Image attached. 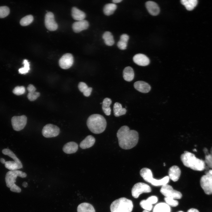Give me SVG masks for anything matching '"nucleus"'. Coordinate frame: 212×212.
I'll list each match as a JSON object with an SVG mask.
<instances>
[{"mask_svg": "<svg viewBox=\"0 0 212 212\" xmlns=\"http://www.w3.org/2000/svg\"><path fill=\"white\" fill-rule=\"evenodd\" d=\"M117 135L120 147L128 150L134 147L139 139L138 133L134 130H130L127 126L121 127L118 130Z\"/></svg>", "mask_w": 212, "mask_h": 212, "instance_id": "f257e3e1", "label": "nucleus"}, {"mask_svg": "<svg viewBox=\"0 0 212 212\" xmlns=\"http://www.w3.org/2000/svg\"><path fill=\"white\" fill-rule=\"evenodd\" d=\"M181 160L186 167L195 170L202 171L206 168L205 162L197 158L195 155L186 151L180 156Z\"/></svg>", "mask_w": 212, "mask_h": 212, "instance_id": "f03ea898", "label": "nucleus"}, {"mask_svg": "<svg viewBox=\"0 0 212 212\" xmlns=\"http://www.w3.org/2000/svg\"><path fill=\"white\" fill-rule=\"evenodd\" d=\"M87 125L90 130L94 133L98 134L102 132L107 125L106 120L102 115L94 114L90 116L87 119Z\"/></svg>", "mask_w": 212, "mask_h": 212, "instance_id": "7ed1b4c3", "label": "nucleus"}, {"mask_svg": "<svg viewBox=\"0 0 212 212\" xmlns=\"http://www.w3.org/2000/svg\"><path fill=\"white\" fill-rule=\"evenodd\" d=\"M26 174L19 170H11L7 172L5 176V180L6 186L12 192L19 193L21 191L20 188L15 184L16 180L18 176L25 178Z\"/></svg>", "mask_w": 212, "mask_h": 212, "instance_id": "20e7f679", "label": "nucleus"}, {"mask_svg": "<svg viewBox=\"0 0 212 212\" xmlns=\"http://www.w3.org/2000/svg\"><path fill=\"white\" fill-rule=\"evenodd\" d=\"M132 201L125 197L113 201L110 205L111 212H131L133 208Z\"/></svg>", "mask_w": 212, "mask_h": 212, "instance_id": "39448f33", "label": "nucleus"}, {"mask_svg": "<svg viewBox=\"0 0 212 212\" xmlns=\"http://www.w3.org/2000/svg\"><path fill=\"white\" fill-rule=\"evenodd\" d=\"M140 174L144 180L155 186H162L167 184L170 179L168 176H165L159 180L154 178H153L151 170L146 168H143L140 170Z\"/></svg>", "mask_w": 212, "mask_h": 212, "instance_id": "423d86ee", "label": "nucleus"}, {"mask_svg": "<svg viewBox=\"0 0 212 212\" xmlns=\"http://www.w3.org/2000/svg\"><path fill=\"white\" fill-rule=\"evenodd\" d=\"M200 182L201 186L206 194H212V174L208 171H206L205 175L201 177Z\"/></svg>", "mask_w": 212, "mask_h": 212, "instance_id": "0eeeda50", "label": "nucleus"}, {"mask_svg": "<svg viewBox=\"0 0 212 212\" xmlns=\"http://www.w3.org/2000/svg\"><path fill=\"white\" fill-rule=\"evenodd\" d=\"M160 192L166 197L180 199L182 197V194L180 192L174 189L172 186L167 184L162 186Z\"/></svg>", "mask_w": 212, "mask_h": 212, "instance_id": "6e6552de", "label": "nucleus"}, {"mask_svg": "<svg viewBox=\"0 0 212 212\" xmlns=\"http://www.w3.org/2000/svg\"><path fill=\"white\" fill-rule=\"evenodd\" d=\"M151 191L150 187L148 184L141 182L135 184L132 188L131 193L132 196L137 198L143 193L150 192Z\"/></svg>", "mask_w": 212, "mask_h": 212, "instance_id": "1a4fd4ad", "label": "nucleus"}, {"mask_svg": "<svg viewBox=\"0 0 212 212\" xmlns=\"http://www.w3.org/2000/svg\"><path fill=\"white\" fill-rule=\"evenodd\" d=\"M60 129L57 126L51 124H47L42 130L43 135L46 138L54 137L59 134Z\"/></svg>", "mask_w": 212, "mask_h": 212, "instance_id": "9d476101", "label": "nucleus"}, {"mask_svg": "<svg viewBox=\"0 0 212 212\" xmlns=\"http://www.w3.org/2000/svg\"><path fill=\"white\" fill-rule=\"evenodd\" d=\"M27 121V118L25 115L12 117L11 122L13 129L16 131L21 130L25 126Z\"/></svg>", "mask_w": 212, "mask_h": 212, "instance_id": "9b49d317", "label": "nucleus"}, {"mask_svg": "<svg viewBox=\"0 0 212 212\" xmlns=\"http://www.w3.org/2000/svg\"><path fill=\"white\" fill-rule=\"evenodd\" d=\"M44 23L46 28L49 31H54L58 28V24L55 20L54 16L52 12H48L46 14Z\"/></svg>", "mask_w": 212, "mask_h": 212, "instance_id": "f8f14e48", "label": "nucleus"}, {"mask_svg": "<svg viewBox=\"0 0 212 212\" xmlns=\"http://www.w3.org/2000/svg\"><path fill=\"white\" fill-rule=\"evenodd\" d=\"M74 62V58L70 53H66L64 54L59 60V64L60 67L63 69H67L70 68Z\"/></svg>", "mask_w": 212, "mask_h": 212, "instance_id": "ddd939ff", "label": "nucleus"}, {"mask_svg": "<svg viewBox=\"0 0 212 212\" xmlns=\"http://www.w3.org/2000/svg\"><path fill=\"white\" fill-rule=\"evenodd\" d=\"M133 60L137 64L142 66H147L150 62L149 58L145 55L142 54H135L133 57Z\"/></svg>", "mask_w": 212, "mask_h": 212, "instance_id": "4468645a", "label": "nucleus"}, {"mask_svg": "<svg viewBox=\"0 0 212 212\" xmlns=\"http://www.w3.org/2000/svg\"><path fill=\"white\" fill-rule=\"evenodd\" d=\"M89 26L88 22L84 19L74 22L72 24V28L75 32L79 33L83 30L87 29Z\"/></svg>", "mask_w": 212, "mask_h": 212, "instance_id": "2eb2a0df", "label": "nucleus"}, {"mask_svg": "<svg viewBox=\"0 0 212 212\" xmlns=\"http://www.w3.org/2000/svg\"><path fill=\"white\" fill-rule=\"evenodd\" d=\"M134 87L137 90L143 93L149 92L151 88L148 84L141 81H139L135 82L134 84Z\"/></svg>", "mask_w": 212, "mask_h": 212, "instance_id": "dca6fc26", "label": "nucleus"}, {"mask_svg": "<svg viewBox=\"0 0 212 212\" xmlns=\"http://www.w3.org/2000/svg\"><path fill=\"white\" fill-rule=\"evenodd\" d=\"M181 174V170L179 167L176 165H173L169 169L168 171L169 179L173 181H177L179 179Z\"/></svg>", "mask_w": 212, "mask_h": 212, "instance_id": "f3484780", "label": "nucleus"}, {"mask_svg": "<svg viewBox=\"0 0 212 212\" xmlns=\"http://www.w3.org/2000/svg\"><path fill=\"white\" fill-rule=\"evenodd\" d=\"M145 6L148 11L151 15L156 16L159 13V7L155 2L148 1L146 2Z\"/></svg>", "mask_w": 212, "mask_h": 212, "instance_id": "a211bd4d", "label": "nucleus"}, {"mask_svg": "<svg viewBox=\"0 0 212 212\" xmlns=\"http://www.w3.org/2000/svg\"><path fill=\"white\" fill-rule=\"evenodd\" d=\"M78 149V145L74 142H69L65 144L63 146L62 150L65 153L68 154L74 153Z\"/></svg>", "mask_w": 212, "mask_h": 212, "instance_id": "6ab92c4d", "label": "nucleus"}, {"mask_svg": "<svg viewBox=\"0 0 212 212\" xmlns=\"http://www.w3.org/2000/svg\"><path fill=\"white\" fill-rule=\"evenodd\" d=\"M95 141V138L91 135L87 136L80 144V147L82 149H85L92 147Z\"/></svg>", "mask_w": 212, "mask_h": 212, "instance_id": "aec40b11", "label": "nucleus"}, {"mask_svg": "<svg viewBox=\"0 0 212 212\" xmlns=\"http://www.w3.org/2000/svg\"><path fill=\"white\" fill-rule=\"evenodd\" d=\"M72 16L74 20L79 21L84 19L86 14L83 11L74 7L72 9Z\"/></svg>", "mask_w": 212, "mask_h": 212, "instance_id": "412c9836", "label": "nucleus"}, {"mask_svg": "<svg viewBox=\"0 0 212 212\" xmlns=\"http://www.w3.org/2000/svg\"><path fill=\"white\" fill-rule=\"evenodd\" d=\"M123 76L125 81L127 82L132 81L134 77V72L133 69L130 66L125 67L123 71Z\"/></svg>", "mask_w": 212, "mask_h": 212, "instance_id": "4be33fe9", "label": "nucleus"}, {"mask_svg": "<svg viewBox=\"0 0 212 212\" xmlns=\"http://www.w3.org/2000/svg\"><path fill=\"white\" fill-rule=\"evenodd\" d=\"M77 212H95L93 206L91 204L83 203L79 204L77 208Z\"/></svg>", "mask_w": 212, "mask_h": 212, "instance_id": "5701e85b", "label": "nucleus"}, {"mask_svg": "<svg viewBox=\"0 0 212 212\" xmlns=\"http://www.w3.org/2000/svg\"><path fill=\"white\" fill-rule=\"evenodd\" d=\"M170 206L166 203H160L154 207L153 212H170Z\"/></svg>", "mask_w": 212, "mask_h": 212, "instance_id": "b1692460", "label": "nucleus"}, {"mask_svg": "<svg viewBox=\"0 0 212 212\" xmlns=\"http://www.w3.org/2000/svg\"><path fill=\"white\" fill-rule=\"evenodd\" d=\"M126 110L125 108H122L121 104L118 102L114 104L113 112L114 115L118 117L126 114Z\"/></svg>", "mask_w": 212, "mask_h": 212, "instance_id": "393cba45", "label": "nucleus"}, {"mask_svg": "<svg viewBox=\"0 0 212 212\" xmlns=\"http://www.w3.org/2000/svg\"><path fill=\"white\" fill-rule=\"evenodd\" d=\"M78 88L79 90L82 92L83 95L85 97L89 96L92 91V88L88 87L87 85L85 82H80L78 85Z\"/></svg>", "mask_w": 212, "mask_h": 212, "instance_id": "a878e982", "label": "nucleus"}, {"mask_svg": "<svg viewBox=\"0 0 212 212\" xmlns=\"http://www.w3.org/2000/svg\"><path fill=\"white\" fill-rule=\"evenodd\" d=\"M129 39V36L126 34H123L120 37V40L117 43L118 48L121 50H124L126 49L127 43Z\"/></svg>", "mask_w": 212, "mask_h": 212, "instance_id": "bb28decb", "label": "nucleus"}, {"mask_svg": "<svg viewBox=\"0 0 212 212\" xmlns=\"http://www.w3.org/2000/svg\"><path fill=\"white\" fill-rule=\"evenodd\" d=\"M112 103L111 99L108 98H105L102 102V109L105 114L109 116L111 114V109L110 105Z\"/></svg>", "mask_w": 212, "mask_h": 212, "instance_id": "cd10ccee", "label": "nucleus"}, {"mask_svg": "<svg viewBox=\"0 0 212 212\" xmlns=\"http://www.w3.org/2000/svg\"><path fill=\"white\" fill-rule=\"evenodd\" d=\"M102 37L104 40L105 43L106 45L111 46L114 44L115 41L113 37L110 32H105L103 34Z\"/></svg>", "mask_w": 212, "mask_h": 212, "instance_id": "c85d7f7f", "label": "nucleus"}, {"mask_svg": "<svg viewBox=\"0 0 212 212\" xmlns=\"http://www.w3.org/2000/svg\"><path fill=\"white\" fill-rule=\"evenodd\" d=\"M181 3L188 11L193 10L196 6L198 4L197 0H182Z\"/></svg>", "mask_w": 212, "mask_h": 212, "instance_id": "c756f323", "label": "nucleus"}, {"mask_svg": "<svg viewBox=\"0 0 212 212\" xmlns=\"http://www.w3.org/2000/svg\"><path fill=\"white\" fill-rule=\"evenodd\" d=\"M117 8V5L114 3L106 4L103 8L104 14L107 16H110L113 13Z\"/></svg>", "mask_w": 212, "mask_h": 212, "instance_id": "7c9ffc66", "label": "nucleus"}, {"mask_svg": "<svg viewBox=\"0 0 212 212\" xmlns=\"http://www.w3.org/2000/svg\"><path fill=\"white\" fill-rule=\"evenodd\" d=\"M2 153L6 155H7L12 158L14 161L19 165L23 166L20 160L16 157L14 153L11 150L8 148L3 149L2 150Z\"/></svg>", "mask_w": 212, "mask_h": 212, "instance_id": "2f4dec72", "label": "nucleus"}, {"mask_svg": "<svg viewBox=\"0 0 212 212\" xmlns=\"http://www.w3.org/2000/svg\"><path fill=\"white\" fill-rule=\"evenodd\" d=\"M5 168L10 170H16L22 168L23 166L21 165L14 161H6L5 164Z\"/></svg>", "mask_w": 212, "mask_h": 212, "instance_id": "473e14b6", "label": "nucleus"}, {"mask_svg": "<svg viewBox=\"0 0 212 212\" xmlns=\"http://www.w3.org/2000/svg\"><path fill=\"white\" fill-rule=\"evenodd\" d=\"M33 19L34 18L32 15H28L21 19L20 23L22 26H27L30 24L33 21Z\"/></svg>", "mask_w": 212, "mask_h": 212, "instance_id": "72a5a7b5", "label": "nucleus"}, {"mask_svg": "<svg viewBox=\"0 0 212 212\" xmlns=\"http://www.w3.org/2000/svg\"><path fill=\"white\" fill-rule=\"evenodd\" d=\"M23 64H24V67L20 68L19 69V72L21 74H25L30 70L29 64L28 60L26 59L23 60Z\"/></svg>", "mask_w": 212, "mask_h": 212, "instance_id": "f704fd0d", "label": "nucleus"}, {"mask_svg": "<svg viewBox=\"0 0 212 212\" xmlns=\"http://www.w3.org/2000/svg\"><path fill=\"white\" fill-rule=\"evenodd\" d=\"M35 91L32 90L28 91L29 93L27 95V97L30 101H34L40 96L39 92H36Z\"/></svg>", "mask_w": 212, "mask_h": 212, "instance_id": "c9c22d12", "label": "nucleus"}, {"mask_svg": "<svg viewBox=\"0 0 212 212\" xmlns=\"http://www.w3.org/2000/svg\"><path fill=\"white\" fill-rule=\"evenodd\" d=\"M141 207L145 210L151 211L153 208V205L148 202L146 200H142L140 203Z\"/></svg>", "mask_w": 212, "mask_h": 212, "instance_id": "e433bc0d", "label": "nucleus"}, {"mask_svg": "<svg viewBox=\"0 0 212 212\" xmlns=\"http://www.w3.org/2000/svg\"><path fill=\"white\" fill-rule=\"evenodd\" d=\"M10 13V9L7 6H0V18H4L7 16Z\"/></svg>", "mask_w": 212, "mask_h": 212, "instance_id": "4c0bfd02", "label": "nucleus"}, {"mask_svg": "<svg viewBox=\"0 0 212 212\" xmlns=\"http://www.w3.org/2000/svg\"><path fill=\"white\" fill-rule=\"evenodd\" d=\"M164 200L166 203L169 206L176 207L178 204V202L177 201L172 198L165 197Z\"/></svg>", "mask_w": 212, "mask_h": 212, "instance_id": "58836bf2", "label": "nucleus"}, {"mask_svg": "<svg viewBox=\"0 0 212 212\" xmlns=\"http://www.w3.org/2000/svg\"><path fill=\"white\" fill-rule=\"evenodd\" d=\"M25 92V89L23 86H17L15 87L13 90V92L17 95L24 94Z\"/></svg>", "mask_w": 212, "mask_h": 212, "instance_id": "ea45409f", "label": "nucleus"}, {"mask_svg": "<svg viewBox=\"0 0 212 212\" xmlns=\"http://www.w3.org/2000/svg\"><path fill=\"white\" fill-rule=\"evenodd\" d=\"M205 162L208 167L212 168V147L211 149L210 153L205 156Z\"/></svg>", "mask_w": 212, "mask_h": 212, "instance_id": "a19ab883", "label": "nucleus"}, {"mask_svg": "<svg viewBox=\"0 0 212 212\" xmlns=\"http://www.w3.org/2000/svg\"><path fill=\"white\" fill-rule=\"evenodd\" d=\"M146 200L150 203L153 205L156 203L158 201V198L155 196H151L148 197Z\"/></svg>", "mask_w": 212, "mask_h": 212, "instance_id": "79ce46f5", "label": "nucleus"}, {"mask_svg": "<svg viewBox=\"0 0 212 212\" xmlns=\"http://www.w3.org/2000/svg\"><path fill=\"white\" fill-rule=\"evenodd\" d=\"M187 212H199L197 209L191 208L189 209Z\"/></svg>", "mask_w": 212, "mask_h": 212, "instance_id": "37998d69", "label": "nucleus"}, {"mask_svg": "<svg viewBox=\"0 0 212 212\" xmlns=\"http://www.w3.org/2000/svg\"><path fill=\"white\" fill-rule=\"evenodd\" d=\"M203 151L206 154V155H207L209 154L208 152V150L206 148H204L203 150Z\"/></svg>", "mask_w": 212, "mask_h": 212, "instance_id": "c03bdc74", "label": "nucleus"}, {"mask_svg": "<svg viewBox=\"0 0 212 212\" xmlns=\"http://www.w3.org/2000/svg\"><path fill=\"white\" fill-rule=\"evenodd\" d=\"M122 1V0H113L112 1L114 4L119 3Z\"/></svg>", "mask_w": 212, "mask_h": 212, "instance_id": "a18cd8bd", "label": "nucleus"}, {"mask_svg": "<svg viewBox=\"0 0 212 212\" xmlns=\"http://www.w3.org/2000/svg\"><path fill=\"white\" fill-rule=\"evenodd\" d=\"M0 161L1 163L3 164H5L6 162L5 159L3 158H1L0 159Z\"/></svg>", "mask_w": 212, "mask_h": 212, "instance_id": "49530a36", "label": "nucleus"}, {"mask_svg": "<svg viewBox=\"0 0 212 212\" xmlns=\"http://www.w3.org/2000/svg\"><path fill=\"white\" fill-rule=\"evenodd\" d=\"M22 185L24 188L26 187L28 185L27 183L26 182H24L23 183Z\"/></svg>", "mask_w": 212, "mask_h": 212, "instance_id": "de8ad7c7", "label": "nucleus"}, {"mask_svg": "<svg viewBox=\"0 0 212 212\" xmlns=\"http://www.w3.org/2000/svg\"><path fill=\"white\" fill-rule=\"evenodd\" d=\"M208 172L210 174H212V170H209Z\"/></svg>", "mask_w": 212, "mask_h": 212, "instance_id": "09e8293b", "label": "nucleus"}, {"mask_svg": "<svg viewBox=\"0 0 212 212\" xmlns=\"http://www.w3.org/2000/svg\"><path fill=\"white\" fill-rule=\"evenodd\" d=\"M142 212H150L149 211L145 210H143Z\"/></svg>", "mask_w": 212, "mask_h": 212, "instance_id": "8fccbe9b", "label": "nucleus"}, {"mask_svg": "<svg viewBox=\"0 0 212 212\" xmlns=\"http://www.w3.org/2000/svg\"><path fill=\"white\" fill-rule=\"evenodd\" d=\"M193 151L197 152V150L196 149H194L193 150Z\"/></svg>", "mask_w": 212, "mask_h": 212, "instance_id": "3c124183", "label": "nucleus"}, {"mask_svg": "<svg viewBox=\"0 0 212 212\" xmlns=\"http://www.w3.org/2000/svg\"><path fill=\"white\" fill-rule=\"evenodd\" d=\"M178 212H183V211H178Z\"/></svg>", "mask_w": 212, "mask_h": 212, "instance_id": "603ef678", "label": "nucleus"}, {"mask_svg": "<svg viewBox=\"0 0 212 212\" xmlns=\"http://www.w3.org/2000/svg\"><path fill=\"white\" fill-rule=\"evenodd\" d=\"M165 163H164V166H165Z\"/></svg>", "mask_w": 212, "mask_h": 212, "instance_id": "864d4df0", "label": "nucleus"}, {"mask_svg": "<svg viewBox=\"0 0 212 212\" xmlns=\"http://www.w3.org/2000/svg\"><path fill=\"white\" fill-rule=\"evenodd\" d=\"M102 103H100V104H101Z\"/></svg>", "mask_w": 212, "mask_h": 212, "instance_id": "5fc2aeb1", "label": "nucleus"}]
</instances>
